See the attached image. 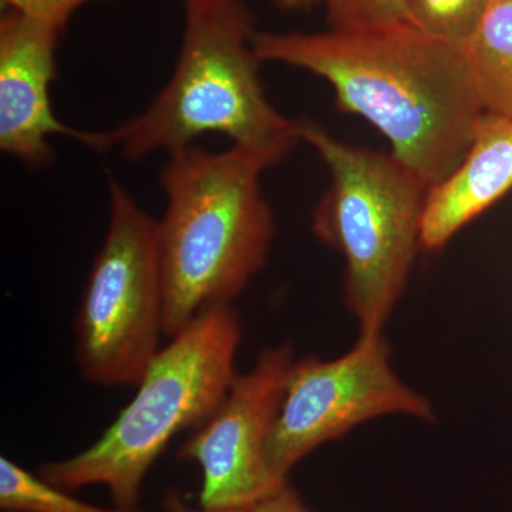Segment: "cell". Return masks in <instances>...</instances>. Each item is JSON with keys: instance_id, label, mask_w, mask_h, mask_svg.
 <instances>
[{"instance_id": "obj_18", "label": "cell", "mask_w": 512, "mask_h": 512, "mask_svg": "<svg viewBox=\"0 0 512 512\" xmlns=\"http://www.w3.org/2000/svg\"><path fill=\"white\" fill-rule=\"evenodd\" d=\"M318 2H320V0H276V3H278L281 8L291 10L306 9Z\"/></svg>"}, {"instance_id": "obj_6", "label": "cell", "mask_w": 512, "mask_h": 512, "mask_svg": "<svg viewBox=\"0 0 512 512\" xmlns=\"http://www.w3.org/2000/svg\"><path fill=\"white\" fill-rule=\"evenodd\" d=\"M109 200L106 235L74 318V359L89 383L136 386L164 335L157 221L114 178Z\"/></svg>"}, {"instance_id": "obj_14", "label": "cell", "mask_w": 512, "mask_h": 512, "mask_svg": "<svg viewBox=\"0 0 512 512\" xmlns=\"http://www.w3.org/2000/svg\"><path fill=\"white\" fill-rule=\"evenodd\" d=\"M330 28L357 29L409 22L406 0H320Z\"/></svg>"}, {"instance_id": "obj_5", "label": "cell", "mask_w": 512, "mask_h": 512, "mask_svg": "<svg viewBox=\"0 0 512 512\" xmlns=\"http://www.w3.org/2000/svg\"><path fill=\"white\" fill-rule=\"evenodd\" d=\"M298 133L330 171L313 234L345 259V301L360 335L383 333L421 249L429 185L392 153L343 143L312 120Z\"/></svg>"}, {"instance_id": "obj_15", "label": "cell", "mask_w": 512, "mask_h": 512, "mask_svg": "<svg viewBox=\"0 0 512 512\" xmlns=\"http://www.w3.org/2000/svg\"><path fill=\"white\" fill-rule=\"evenodd\" d=\"M92 0H3L9 10L26 18L63 32L76 12L84 3Z\"/></svg>"}, {"instance_id": "obj_11", "label": "cell", "mask_w": 512, "mask_h": 512, "mask_svg": "<svg viewBox=\"0 0 512 512\" xmlns=\"http://www.w3.org/2000/svg\"><path fill=\"white\" fill-rule=\"evenodd\" d=\"M463 49L485 113L512 119V0H491Z\"/></svg>"}, {"instance_id": "obj_13", "label": "cell", "mask_w": 512, "mask_h": 512, "mask_svg": "<svg viewBox=\"0 0 512 512\" xmlns=\"http://www.w3.org/2000/svg\"><path fill=\"white\" fill-rule=\"evenodd\" d=\"M491 0H406L409 22L451 45H466L483 22Z\"/></svg>"}, {"instance_id": "obj_1", "label": "cell", "mask_w": 512, "mask_h": 512, "mask_svg": "<svg viewBox=\"0 0 512 512\" xmlns=\"http://www.w3.org/2000/svg\"><path fill=\"white\" fill-rule=\"evenodd\" d=\"M262 62L298 67L332 86L336 104L375 126L427 185L456 170L485 113L464 49L412 23L328 32H259Z\"/></svg>"}, {"instance_id": "obj_7", "label": "cell", "mask_w": 512, "mask_h": 512, "mask_svg": "<svg viewBox=\"0 0 512 512\" xmlns=\"http://www.w3.org/2000/svg\"><path fill=\"white\" fill-rule=\"evenodd\" d=\"M383 333L360 335L345 355L295 360L284 402L266 446L276 477L288 481L303 458L366 421L402 414L436 419L433 404L394 372Z\"/></svg>"}, {"instance_id": "obj_12", "label": "cell", "mask_w": 512, "mask_h": 512, "mask_svg": "<svg viewBox=\"0 0 512 512\" xmlns=\"http://www.w3.org/2000/svg\"><path fill=\"white\" fill-rule=\"evenodd\" d=\"M2 512H123L96 507L74 498L39 474L30 473L9 457H0Z\"/></svg>"}, {"instance_id": "obj_17", "label": "cell", "mask_w": 512, "mask_h": 512, "mask_svg": "<svg viewBox=\"0 0 512 512\" xmlns=\"http://www.w3.org/2000/svg\"><path fill=\"white\" fill-rule=\"evenodd\" d=\"M140 512V511H138ZM163 512H249V510H215V508H192L181 500L180 495L171 493L167 495L163 504Z\"/></svg>"}, {"instance_id": "obj_10", "label": "cell", "mask_w": 512, "mask_h": 512, "mask_svg": "<svg viewBox=\"0 0 512 512\" xmlns=\"http://www.w3.org/2000/svg\"><path fill=\"white\" fill-rule=\"evenodd\" d=\"M511 190L512 119L484 113L456 170L427 190L421 249L440 251Z\"/></svg>"}, {"instance_id": "obj_2", "label": "cell", "mask_w": 512, "mask_h": 512, "mask_svg": "<svg viewBox=\"0 0 512 512\" xmlns=\"http://www.w3.org/2000/svg\"><path fill=\"white\" fill-rule=\"evenodd\" d=\"M268 168L235 146L214 153L194 144L168 156L157 221L167 338L202 312L232 305L264 268L275 235L261 187Z\"/></svg>"}, {"instance_id": "obj_16", "label": "cell", "mask_w": 512, "mask_h": 512, "mask_svg": "<svg viewBox=\"0 0 512 512\" xmlns=\"http://www.w3.org/2000/svg\"><path fill=\"white\" fill-rule=\"evenodd\" d=\"M249 512H313L303 504L299 495L293 490L291 485L285 484L269 494L264 500L256 503L254 507L249 508Z\"/></svg>"}, {"instance_id": "obj_3", "label": "cell", "mask_w": 512, "mask_h": 512, "mask_svg": "<svg viewBox=\"0 0 512 512\" xmlns=\"http://www.w3.org/2000/svg\"><path fill=\"white\" fill-rule=\"evenodd\" d=\"M180 55L170 80L143 113L109 131L128 160L168 156L221 134L269 168L301 141L298 121L266 99L252 20L239 0L185 3Z\"/></svg>"}, {"instance_id": "obj_4", "label": "cell", "mask_w": 512, "mask_h": 512, "mask_svg": "<svg viewBox=\"0 0 512 512\" xmlns=\"http://www.w3.org/2000/svg\"><path fill=\"white\" fill-rule=\"evenodd\" d=\"M241 336L234 306L202 312L151 360L133 399L99 439L37 474L66 491L100 485L117 510L138 512L144 481L165 448L220 406L238 373Z\"/></svg>"}, {"instance_id": "obj_9", "label": "cell", "mask_w": 512, "mask_h": 512, "mask_svg": "<svg viewBox=\"0 0 512 512\" xmlns=\"http://www.w3.org/2000/svg\"><path fill=\"white\" fill-rule=\"evenodd\" d=\"M62 32L8 10L0 20V150L30 170L52 164L50 138L111 148L109 131L77 130L57 119L52 103L56 49Z\"/></svg>"}, {"instance_id": "obj_8", "label": "cell", "mask_w": 512, "mask_h": 512, "mask_svg": "<svg viewBox=\"0 0 512 512\" xmlns=\"http://www.w3.org/2000/svg\"><path fill=\"white\" fill-rule=\"evenodd\" d=\"M293 363L291 345L264 350L251 370L237 373L217 410L181 447L178 458L201 468L200 507L249 510L288 484L269 467L266 446Z\"/></svg>"}, {"instance_id": "obj_19", "label": "cell", "mask_w": 512, "mask_h": 512, "mask_svg": "<svg viewBox=\"0 0 512 512\" xmlns=\"http://www.w3.org/2000/svg\"><path fill=\"white\" fill-rule=\"evenodd\" d=\"M195 2H204V0H184V5H185V3H195Z\"/></svg>"}]
</instances>
